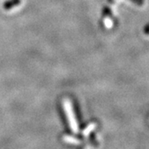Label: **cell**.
I'll use <instances>...</instances> for the list:
<instances>
[{
	"label": "cell",
	"mask_w": 149,
	"mask_h": 149,
	"mask_svg": "<svg viewBox=\"0 0 149 149\" xmlns=\"http://www.w3.org/2000/svg\"><path fill=\"white\" fill-rule=\"evenodd\" d=\"M20 3V0H11L9 2H7L4 3V8L5 9H10L18 5Z\"/></svg>",
	"instance_id": "6da1fadb"
},
{
	"label": "cell",
	"mask_w": 149,
	"mask_h": 149,
	"mask_svg": "<svg viewBox=\"0 0 149 149\" xmlns=\"http://www.w3.org/2000/svg\"><path fill=\"white\" fill-rule=\"evenodd\" d=\"M131 1H132V2H133L135 4H137V5L142 6L144 4L143 0H131Z\"/></svg>",
	"instance_id": "7a4b0ae2"
}]
</instances>
